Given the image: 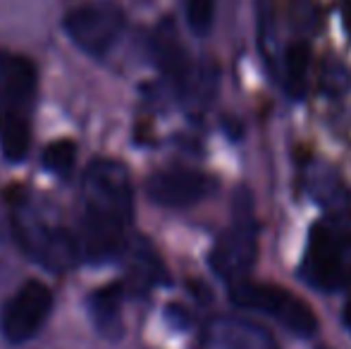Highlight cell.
<instances>
[{"label": "cell", "mask_w": 351, "mask_h": 349, "mask_svg": "<svg viewBox=\"0 0 351 349\" xmlns=\"http://www.w3.org/2000/svg\"><path fill=\"white\" fill-rule=\"evenodd\" d=\"M134 220V189L130 170L120 160L98 158L82 177V258L106 263L125 254Z\"/></svg>", "instance_id": "obj_1"}, {"label": "cell", "mask_w": 351, "mask_h": 349, "mask_svg": "<svg viewBox=\"0 0 351 349\" xmlns=\"http://www.w3.org/2000/svg\"><path fill=\"white\" fill-rule=\"evenodd\" d=\"M36 88L34 62L0 51V151L8 163H22L29 154Z\"/></svg>", "instance_id": "obj_2"}, {"label": "cell", "mask_w": 351, "mask_h": 349, "mask_svg": "<svg viewBox=\"0 0 351 349\" xmlns=\"http://www.w3.org/2000/svg\"><path fill=\"white\" fill-rule=\"evenodd\" d=\"M10 218H12V230L19 247L43 268L62 273L82 258L77 234H72L46 206L19 199L12 206Z\"/></svg>", "instance_id": "obj_3"}, {"label": "cell", "mask_w": 351, "mask_h": 349, "mask_svg": "<svg viewBox=\"0 0 351 349\" xmlns=\"http://www.w3.org/2000/svg\"><path fill=\"white\" fill-rule=\"evenodd\" d=\"M301 278L320 292H339L351 282V228L339 220H320L306 242Z\"/></svg>", "instance_id": "obj_4"}, {"label": "cell", "mask_w": 351, "mask_h": 349, "mask_svg": "<svg viewBox=\"0 0 351 349\" xmlns=\"http://www.w3.org/2000/svg\"><path fill=\"white\" fill-rule=\"evenodd\" d=\"M230 299L234 306L273 318L275 323H280L287 333L296 337H313L318 333V316L313 313V309L280 285L244 282L241 280V282L232 285Z\"/></svg>", "instance_id": "obj_5"}, {"label": "cell", "mask_w": 351, "mask_h": 349, "mask_svg": "<svg viewBox=\"0 0 351 349\" xmlns=\"http://www.w3.org/2000/svg\"><path fill=\"white\" fill-rule=\"evenodd\" d=\"M65 32L84 53L103 58L117 46L125 32V12L108 0L79 5L65 17Z\"/></svg>", "instance_id": "obj_6"}, {"label": "cell", "mask_w": 351, "mask_h": 349, "mask_svg": "<svg viewBox=\"0 0 351 349\" xmlns=\"http://www.w3.org/2000/svg\"><path fill=\"white\" fill-rule=\"evenodd\" d=\"M258 256V225L249 213H239L237 220L217 237L208 263L217 280L237 285L246 278Z\"/></svg>", "instance_id": "obj_7"}, {"label": "cell", "mask_w": 351, "mask_h": 349, "mask_svg": "<svg viewBox=\"0 0 351 349\" xmlns=\"http://www.w3.org/2000/svg\"><path fill=\"white\" fill-rule=\"evenodd\" d=\"M53 311V292L38 280L24 282L0 313V330L10 345H24L41 333Z\"/></svg>", "instance_id": "obj_8"}, {"label": "cell", "mask_w": 351, "mask_h": 349, "mask_svg": "<svg viewBox=\"0 0 351 349\" xmlns=\"http://www.w3.org/2000/svg\"><path fill=\"white\" fill-rule=\"evenodd\" d=\"M217 182L210 175L189 168L160 170L146 182V194L162 208H189L215 194Z\"/></svg>", "instance_id": "obj_9"}, {"label": "cell", "mask_w": 351, "mask_h": 349, "mask_svg": "<svg viewBox=\"0 0 351 349\" xmlns=\"http://www.w3.org/2000/svg\"><path fill=\"white\" fill-rule=\"evenodd\" d=\"M196 349H280L278 340L254 321L241 316H215L201 330Z\"/></svg>", "instance_id": "obj_10"}, {"label": "cell", "mask_w": 351, "mask_h": 349, "mask_svg": "<svg viewBox=\"0 0 351 349\" xmlns=\"http://www.w3.org/2000/svg\"><path fill=\"white\" fill-rule=\"evenodd\" d=\"M151 56L158 70L177 86V91L189 93L194 91V67H191V58L186 53L184 43L180 38L175 22L172 19H162L151 34Z\"/></svg>", "instance_id": "obj_11"}, {"label": "cell", "mask_w": 351, "mask_h": 349, "mask_svg": "<svg viewBox=\"0 0 351 349\" xmlns=\"http://www.w3.org/2000/svg\"><path fill=\"white\" fill-rule=\"evenodd\" d=\"M125 252H127V268H130L125 287H130V292L146 294L156 285H162L167 280L165 265H162L160 256H158L156 249L146 239L130 242V247Z\"/></svg>", "instance_id": "obj_12"}, {"label": "cell", "mask_w": 351, "mask_h": 349, "mask_svg": "<svg viewBox=\"0 0 351 349\" xmlns=\"http://www.w3.org/2000/svg\"><path fill=\"white\" fill-rule=\"evenodd\" d=\"M125 285L112 282L96 289L88 297V316H91L96 330L106 340H117L122 335V302H125Z\"/></svg>", "instance_id": "obj_13"}, {"label": "cell", "mask_w": 351, "mask_h": 349, "mask_svg": "<svg viewBox=\"0 0 351 349\" xmlns=\"http://www.w3.org/2000/svg\"><path fill=\"white\" fill-rule=\"evenodd\" d=\"M308 72H311V53L306 43H291L285 51V62H282V82L289 98L301 101L308 91Z\"/></svg>", "instance_id": "obj_14"}, {"label": "cell", "mask_w": 351, "mask_h": 349, "mask_svg": "<svg viewBox=\"0 0 351 349\" xmlns=\"http://www.w3.org/2000/svg\"><path fill=\"white\" fill-rule=\"evenodd\" d=\"M74 160H77V146H74L70 139L53 141V144L46 146V151H43V168L58 177L70 175L74 168Z\"/></svg>", "instance_id": "obj_15"}, {"label": "cell", "mask_w": 351, "mask_h": 349, "mask_svg": "<svg viewBox=\"0 0 351 349\" xmlns=\"http://www.w3.org/2000/svg\"><path fill=\"white\" fill-rule=\"evenodd\" d=\"M184 14L194 36H208L215 24V0H186Z\"/></svg>", "instance_id": "obj_16"}, {"label": "cell", "mask_w": 351, "mask_h": 349, "mask_svg": "<svg viewBox=\"0 0 351 349\" xmlns=\"http://www.w3.org/2000/svg\"><path fill=\"white\" fill-rule=\"evenodd\" d=\"M344 323H347V330L351 333V299L347 302V309H344Z\"/></svg>", "instance_id": "obj_17"}, {"label": "cell", "mask_w": 351, "mask_h": 349, "mask_svg": "<svg viewBox=\"0 0 351 349\" xmlns=\"http://www.w3.org/2000/svg\"><path fill=\"white\" fill-rule=\"evenodd\" d=\"M347 29L351 32V5H347Z\"/></svg>", "instance_id": "obj_18"}]
</instances>
